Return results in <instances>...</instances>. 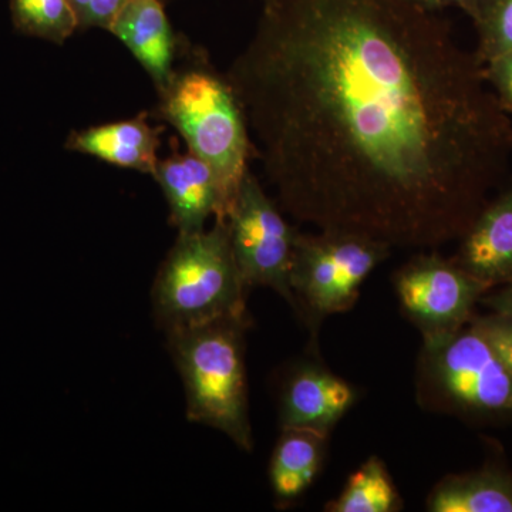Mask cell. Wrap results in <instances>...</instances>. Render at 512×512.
Masks as SVG:
<instances>
[{"mask_svg":"<svg viewBox=\"0 0 512 512\" xmlns=\"http://www.w3.org/2000/svg\"><path fill=\"white\" fill-rule=\"evenodd\" d=\"M227 77L279 207L318 229L437 248L510 167L483 64L409 0H264Z\"/></svg>","mask_w":512,"mask_h":512,"instance_id":"obj_1","label":"cell"},{"mask_svg":"<svg viewBox=\"0 0 512 512\" xmlns=\"http://www.w3.org/2000/svg\"><path fill=\"white\" fill-rule=\"evenodd\" d=\"M158 94V117L171 124L188 151L214 171L225 221L254 157L247 117L234 87L227 74L218 73L200 56L183 69L175 67Z\"/></svg>","mask_w":512,"mask_h":512,"instance_id":"obj_2","label":"cell"},{"mask_svg":"<svg viewBox=\"0 0 512 512\" xmlns=\"http://www.w3.org/2000/svg\"><path fill=\"white\" fill-rule=\"evenodd\" d=\"M249 325L244 316L168 332L187 393L188 419L222 431L245 451L254 447L245 375Z\"/></svg>","mask_w":512,"mask_h":512,"instance_id":"obj_3","label":"cell"},{"mask_svg":"<svg viewBox=\"0 0 512 512\" xmlns=\"http://www.w3.org/2000/svg\"><path fill=\"white\" fill-rule=\"evenodd\" d=\"M242 281L228 225L178 235L154 285L158 323L168 332L224 318L248 316Z\"/></svg>","mask_w":512,"mask_h":512,"instance_id":"obj_4","label":"cell"},{"mask_svg":"<svg viewBox=\"0 0 512 512\" xmlns=\"http://www.w3.org/2000/svg\"><path fill=\"white\" fill-rule=\"evenodd\" d=\"M417 396L426 409L467 420L512 419V376L470 323L423 339Z\"/></svg>","mask_w":512,"mask_h":512,"instance_id":"obj_5","label":"cell"},{"mask_svg":"<svg viewBox=\"0 0 512 512\" xmlns=\"http://www.w3.org/2000/svg\"><path fill=\"white\" fill-rule=\"evenodd\" d=\"M390 245L349 231L299 232L289 284L295 311L311 326L350 311L370 274L390 256Z\"/></svg>","mask_w":512,"mask_h":512,"instance_id":"obj_6","label":"cell"},{"mask_svg":"<svg viewBox=\"0 0 512 512\" xmlns=\"http://www.w3.org/2000/svg\"><path fill=\"white\" fill-rule=\"evenodd\" d=\"M225 222L245 286L271 288L295 309L289 276L299 231L285 220L282 208L251 171L245 174Z\"/></svg>","mask_w":512,"mask_h":512,"instance_id":"obj_7","label":"cell"},{"mask_svg":"<svg viewBox=\"0 0 512 512\" xmlns=\"http://www.w3.org/2000/svg\"><path fill=\"white\" fill-rule=\"evenodd\" d=\"M393 284L402 312L423 339L464 328L477 303L491 291L437 252L414 256L394 274Z\"/></svg>","mask_w":512,"mask_h":512,"instance_id":"obj_8","label":"cell"},{"mask_svg":"<svg viewBox=\"0 0 512 512\" xmlns=\"http://www.w3.org/2000/svg\"><path fill=\"white\" fill-rule=\"evenodd\" d=\"M355 402V389L346 380L316 363H303L291 372L282 389L281 427L330 434Z\"/></svg>","mask_w":512,"mask_h":512,"instance_id":"obj_9","label":"cell"},{"mask_svg":"<svg viewBox=\"0 0 512 512\" xmlns=\"http://www.w3.org/2000/svg\"><path fill=\"white\" fill-rule=\"evenodd\" d=\"M451 259L490 289L512 284V184L485 205Z\"/></svg>","mask_w":512,"mask_h":512,"instance_id":"obj_10","label":"cell"},{"mask_svg":"<svg viewBox=\"0 0 512 512\" xmlns=\"http://www.w3.org/2000/svg\"><path fill=\"white\" fill-rule=\"evenodd\" d=\"M153 177L164 192L171 222L180 234L205 229L211 217L224 221L217 177L210 165L191 151L158 161Z\"/></svg>","mask_w":512,"mask_h":512,"instance_id":"obj_11","label":"cell"},{"mask_svg":"<svg viewBox=\"0 0 512 512\" xmlns=\"http://www.w3.org/2000/svg\"><path fill=\"white\" fill-rule=\"evenodd\" d=\"M109 32L136 57L158 92L163 90L173 77L177 57V37L163 0H130Z\"/></svg>","mask_w":512,"mask_h":512,"instance_id":"obj_12","label":"cell"},{"mask_svg":"<svg viewBox=\"0 0 512 512\" xmlns=\"http://www.w3.org/2000/svg\"><path fill=\"white\" fill-rule=\"evenodd\" d=\"M160 128L150 126L146 113L133 119L74 131L66 148L99 158L114 167L154 175L158 164Z\"/></svg>","mask_w":512,"mask_h":512,"instance_id":"obj_13","label":"cell"},{"mask_svg":"<svg viewBox=\"0 0 512 512\" xmlns=\"http://www.w3.org/2000/svg\"><path fill=\"white\" fill-rule=\"evenodd\" d=\"M329 434L305 429H282L269 467L276 503L288 505L302 497L325 463Z\"/></svg>","mask_w":512,"mask_h":512,"instance_id":"obj_14","label":"cell"},{"mask_svg":"<svg viewBox=\"0 0 512 512\" xmlns=\"http://www.w3.org/2000/svg\"><path fill=\"white\" fill-rule=\"evenodd\" d=\"M431 512H512V474L487 466L444 477L427 500Z\"/></svg>","mask_w":512,"mask_h":512,"instance_id":"obj_15","label":"cell"},{"mask_svg":"<svg viewBox=\"0 0 512 512\" xmlns=\"http://www.w3.org/2000/svg\"><path fill=\"white\" fill-rule=\"evenodd\" d=\"M402 508V497L392 476L383 461L373 456L350 474L342 493L326 504L325 511L397 512Z\"/></svg>","mask_w":512,"mask_h":512,"instance_id":"obj_16","label":"cell"},{"mask_svg":"<svg viewBox=\"0 0 512 512\" xmlns=\"http://www.w3.org/2000/svg\"><path fill=\"white\" fill-rule=\"evenodd\" d=\"M13 25L26 36L63 45L77 30L69 0H10Z\"/></svg>","mask_w":512,"mask_h":512,"instance_id":"obj_17","label":"cell"},{"mask_svg":"<svg viewBox=\"0 0 512 512\" xmlns=\"http://www.w3.org/2000/svg\"><path fill=\"white\" fill-rule=\"evenodd\" d=\"M470 19L477 30L478 62L487 64L512 50V0H477Z\"/></svg>","mask_w":512,"mask_h":512,"instance_id":"obj_18","label":"cell"},{"mask_svg":"<svg viewBox=\"0 0 512 512\" xmlns=\"http://www.w3.org/2000/svg\"><path fill=\"white\" fill-rule=\"evenodd\" d=\"M470 326L480 333L481 338L493 350L495 357L512 376V319L501 313L491 312L490 315L471 318Z\"/></svg>","mask_w":512,"mask_h":512,"instance_id":"obj_19","label":"cell"},{"mask_svg":"<svg viewBox=\"0 0 512 512\" xmlns=\"http://www.w3.org/2000/svg\"><path fill=\"white\" fill-rule=\"evenodd\" d=\"M77 29L99 28L110 30L114 20L130 0H69Z\"/></svg>","mask_w":512,"mask_h":512,"instance_id":"obj_20","label":"cell"},{"mask_svg":"<svg viewBox=\"0 0 512 512\" xmlns=\"http://www.w3.org/2000/svg\"><path fill=\"white\" fill-rule=\"evenodd\" d=\"M485 82L507 113H512V50L484 64Z\"/></svg>","mask_w":512,"mask_h":512,"instance_id":"obj_21","label":"cell"},{"mask_svg":"<svg viewBox=\"0 0 512 512\" xmlns=\"http://www.w3.org/2000/svg\"><path fill=\"white\" fill-rule=\"evenodd\" d=\"M480 303L487 306L491 312L501 313L512 319V284L491 289L481 298Z\"/></svg>","mask_w":512,"mask_h":512,"instance_id":"obj_22","label":"cell"},{"mask_svg":"<svg viewBox=\"0 0 512 512\" xmlns=\"http://www.w3.org/2000/svg\"><path fill=\"white\" fill-rule=\"evenodd\" d=\"M420 8L430 10V12L439 13L441 10L456 8L466 13L470 18L477 0H409Z\"/></svg>","mask_w":512,"mask_h":512,"instance_id":"obj_23","label":"cell"}]
</instances>
